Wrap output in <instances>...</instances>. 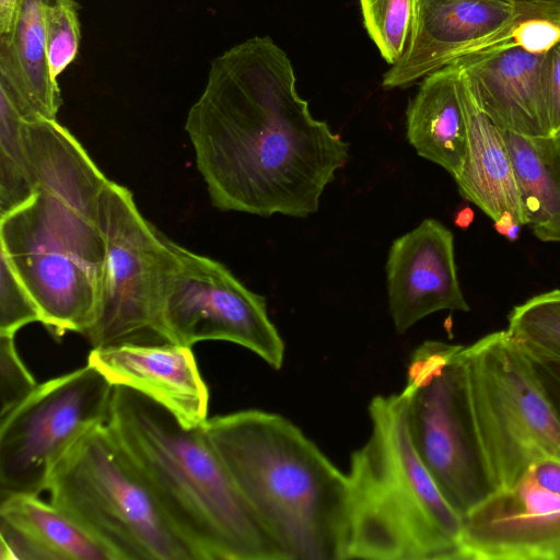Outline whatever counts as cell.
Wrapping results in <instances>:
<instances>
[{
  "label": "cell",
  "instance_id": "33",
  "mask_svg": "<svg viewBox=\"0 0 560 560\" xmlns=\"http://www.w3.org/2000/svg\"><path fill=\"white\" fill-rule=\"evenodd\" d=\"M474 220V212L469 208L462 209L455 219L456 225L462 229H466L470 225Z\"/></svg>",
  "mask_w": 560,
  "mask_h": 560
},
{
  "label": "cell",
  "instance_id": "31",
  "mask_svg": "<svg viewBox=\"0 0 560 560\" xmlns=\"http://www.w3.org/2000/svg\"><path fill=\"white\" fill-rule=\"evenodd\" d=\"M528 471L542 487L560 494V462L541 459L533 464Z\"/></svg>",
  "mask_w": 560,
  "mask_h": 560
},
{
  "label": "cell",
  "instance_id": "21",
  "mask_svg": "<svg viewBox=\"0 0 560 560\" xmlns=\"http://www.w3.org/2000/svg\"><path fill=\"white\" fill-rule=\"evenodd\" d=\"M503 132L525 225L542 242H560V152L556 138Z\"/></svg>",
  "mask_w": 560,
  "mask_h": 560
},
{
  "label": "cell",
  "instance_id": "4",
  "mask_svg": "<svg viewBox=\"0 0 560 560\" xmlns=\"http://www.w3.org/2000/svg\"><path fill=\"white\" fill-rule=\"evenodd\" d=\"M203 429L285 560H343L348 476L294 423L247 409Z\"/></svg>",
  "mask_w": 560,
  "mask_h": 560
},
{
  "label": "cell",
  "instance_id": "22",
  "mask_svg": "<svg viewBox=\"0 0 560 560\" xmlns=\"http://www.w3.org/2000/svg\"><path fill=\"white\" fill-rule=\"evenodd\" d=\"M23 118L0 90V217L23 205L34 185L21 132Z\"/></svg>",
  "mask_w": 560,
  "mask_h": 560
},
{
  "label": "cell",
  "instance_id": "10",
  "mask_svg": "<svg viewBox=\"0 0 560 560\" xmlns=\"http://www.w3.org/2000/svg\"><path fill=\"white\" fill-rule=\"evenodd\" d=\"M114 386L86 363L38 384L0 417V500L47 490L72 446L106 423Z\"/></svg>",
  "mask_w": 560,
  "mask_h": 560
},
{
  "label": "cell",
  "instance_id": "30",
  "mask_svg": "<svg viewBox=\"0 0 560 560\" xmlns=\"http://www.w3.org/2000/svg\"><path fill=\"white\" fill-rule=\"evenodd\" d=\"M520 348L526 355L544 393L560 418V359Z\"/></svg>",
  "mask_w": 560,
  "mask_h": 560
},
{
  "label": "cell",
  "instance_id": "8",
  "mask_svg": "<svg viewBox=\"0 0 560 560\" xmlns=\"http://www.w3.org/2000/svg\"><path fill=\"white\" fill-rule=\"evenodd\" d=\"M98 217L105 259L94 319L84 336L92 348L167 342L162 313L178 244L142 215L127 187L109 179Z\"/></svg>",
  "mask_w": 560,
  "mask_h": 560
},
{
  "label": "cell",
  "instance_id": "13",
  "mask_svg": "<svg viewBox=\"0 0 560 560\" xmlns=\"http://www.w3.org/2000/svg\"><path fill=\"white\" fill-rule=\"evenodd\" d=\"M560 560V494L527 470L462 517L458 560Z\"/></svg>",
  "mask_w": 560,
  "mask_h": 560
},
{
  "label": "cell",
  "instance_id": "19",
  "mask_svg": "<svg viewBox=\"0 0 560 560\" xmlns=\"http://www.w3.org/2000/svg\"><path fill=\"white\" fill-rule=\"evenodd\" d=\"M458 88L467 127L466 159L454 177L458 191L493 221L509 212L525 225L504 132L476 104L459 71Z\"/></svg>",
  "mask_w": 560,
  "mask_h": 560
},
{
  "label": "cell",
  "instance_id": "27",
  "mask_svg": "<svg viewBox=\"0 0 560 560\" xmlns=\"http://www.w3.org/2000/svg\"><path fill=\"white\" fill-rule=\"evenodd\" d=\"M37 385L16 350L14 336L0 335V417L24 400Z\"/></svg>",
  "mask_w": 560,
  "mask_h": 560
},
{
  "label": "cell",
  "instance_id": "15",
  "mask_svg": "<svg viewBox=\"0 0 560 560\" xmlns=\"http://www.w3.org/2000/svg\"><path fill=\"white\" fill-rule=\"evenodd\" d=\"M544 59L545 52H532L509 39L454 63L476 104L499 128L526 137H548Z\"/></svg>",
  "mask_w": 560,
  "mask_h": 560
},
{
  "label": "cell",
  "instance_id": "26",
  "mask_svg": "<svg viewBox=\"0 0 560 560\" xmlns=\"http://www.w3.org/2000/svg\"><path fill=\"white\" fill-rule=\"evenodd\" d=\"M42 316L34 299L0 252V335L15 336L19 329Z\"/></svg>",
  "mask_w": 560,
  "mask_h": 560
},
{
  "label": "cell",
  "instance_id": "11",
  "mask_svg": "<svg viewBox=\"0 0 560 560\" xmlns=\"http://www.w3.org/2000/svg\"><path fill=\"white\" fill-rule=\"evenodd\" d=\"M167 342L192 347L205 340L240 345L272 369L284 342L267 313L266 298L247 289L222 262L177 245L163 303Z\"/></svg>",
  "mask_w": 560,
  "mask_h": 560
},
{
  "label": "cell",
  "instance_id": "9",
  "mask_svg": "<svg viewBox=\"0 0 560 560\" xmlns=\"http://www.w3.org/2000/svg\"><path fill=\"white\" fill-rule=\"evenodd\" d=\"M459 348L436 340L422 342L412 352L401 394L412 444L444 498L463 517L491 490L466 409Z\"/></svg>",
  "mask_w": 560,
  "mask_h": 560
},
{
  "label": "cell",
  "instance_id": "23",
  "mask_svg": "<svg viewBox=\"0 0 560 560\" xmlns=\"http://www.w3.org/2000/svg\"><path fill=\"white\" fill-rule=\"evenodd\" d=\"M506 331L522 348L560 359V289L513 307Z\"/></svg>",
  "mask_w": 560,
  "mask_h": 560
},
{
  "label": "cell",
  "instance_id": "29",
  "mask_svg": "<svg viewBox=\"0 0 560 560\" xmlns=\"http://www.w3.org/2000/svg\"><path fill=\"white\" fill-rule=\"evenodd\" d=\"M532 52H546L560 42V27L556 20H532L523 23L513 38Z\"/></svg>",
  "mask_w": 560,
  "mask_h": 560
},
{
  "label": "cell",
  "instance_id": "2",
  "mask_svg": "<svg viewBox=\"0 0 560 560\" xmlns=\"http://www.w3.org/2000/svg\"><path fill=\"white\" fill-rule=\"evenodd\" d=\"M21 132L34 194L0 217V252L51 335H85L105 259L98 205L108 178L56 119H23Z\"/></svg>",
  "mask_w": 560,
  "mask_h": 560
},
{
  "label": "cell",
  "instance_id": "7",
  "mask_svg": "<svg viewBox=\"0 0 560 560\" xmlns=\"http://www.w3.org/2000/svg\"><path fill=\"white\" fill-rule=\"evenodd\" d=\"M50 502L118 560H194L106 423L81 438L55 468Z\"/></svg>",
  "mask_w": 560,
  "mask_h": 560
},
{
  "label": "cell",
  "instance_id": "17",
  "mask_svg": "<svg viewBox=\"0 0 560 560\" xmlns=\"http://www.w3.org/2000/svg\"><path fill=\"white\" fill-rule=\"evenodd\" d=\"M47 1L14 0L11 21L0 31V90L26 121L56 119L62 104L46 56Z\"/></svg>",
  "mask_w": 560,
  "mask_h": 560
},
{
  "label": "cell",
  "instance_id": "3",
  "mask_svg": "<svg viewBox=\"0 0 560 560\" xmlns=\"http://www.w3.org/2000/svg\"><path fill=\"white\" fill-rule=\"evenodd\" d=\"M194 560H285L209 441L143 394L116 385L106 422Z\"/></svg>",
  "mask_w": 560,
  "mask_h": 560
},
{
  "label": "cell",
  "instance_id": "18",
  "mask_svg": "<svg viewBox=\"0 0 560 560\" xmlns=\"http://www.w3.org/2000/svg\"><path fill=\"white\" fill-rule=\"evenodd\" d=\"M0 560H118L100 539L35 494L0 500Z\"/></svg>",
  "mask_w": 560,
  "mask_h": 560
},
{
  "label": "cell",
  "instance_id": "28",
  "mask_svg": "<svg viewBox=\"0 0 560 560\" xmlns=\"http://www.w3.org/2000/svg\"><path fill=\"white\" fill-rule=\"evenodd\" d=\"M545 101L551 136L560 131V42L545 52Z\"/></svg>",
  "mask_w": 560,
  "mask_h": 560
},
{
  "label": "cell",
  "instance_id": "16",
  "mask_svg": "<svg viewBox=\"0 0 560 560\" xmlns=\"http://www.w3.org/2000/svg\"><path fill=\"white\" fill-rule=\"evenodd\" d=\"M88 364L113 385L135 389L188 428L208 421L209 390L190 347L173 342L93 348Z\"/></svg>",
  "mask_w": 560,
  "mask_h": 560
},
{
  "label": "cell",
  "instance_id": "34",
  "mask_svg": "<svg viewBox=\"0 0 560 560\" xmlns=\"http://www.w3.org/2000/svg\"><path fill=\"white\" fill-rule=\"evenodd\" d=\"M515 1L560 9V0H515Z\"/></svg>",
  "mask_w": 560,
  "mask_h": 560
},
{
  "label": "cell",
  "instance_id": "25",
  "mask_svg": "<svg viewBox=\"0 0 560 560\" xmlns=\"http://www.w3.org/2000/svg\"><path fill=\"white\" fill-rule=\"evenodd\" d=\"M44 22L48 68L57 80L79 51V4L74 0H48L44 8Z\"/></svg>",
  "mask_w": 560,
  "mask_h": 560
},
{
  "label": "cell",
  "instance_id": "24",
  "mask_svg": "<svg viewBox=\"0 0 560 560\" xmlns=\"http://www.w3.org/2000/svg\"><path fill=\"white\" fill-rule=\"evenodd\" d=\"M364 26L385 61L394 66L407 52L417 0H359Z\"/></svg>",
  "mask_w": 560,
  "mask_h": 560
},
{
  "label": "cell",
  "instance_id": "36",
  "mask_svg": "<svg viewBox=\"0 0 560 560\" xmlns=\"http://www.w3.org/2000/svg\"><path fill=\"white\" fill-rule=\"evenodd\" d=\"M556 22H557V24H558V25H559V27H560V20H557Z\"/></svg>",
  "mask_w": 560,
  "mask_h": 560
},
{
  "label": "cell",
  "instance_id": "14",
  "mask_svg": "<svg viewBox=\"0 0 560 560\" xmlns=\"http://www.w3.org/2000/svg\"><path fill=\"white\" fill-rule=\"evenodd\" d=\"M385 270L397 334L439 311H469L457 277L454 235L435 219L423 220L393 242Z\"/></svg>",
  "mask_w": 560,
  "mask_h": 560
},
{
  "label": "cell",
  "instance_id": "5",
  "mask_svg": "<svg viewBox=\"0 0 560 560\" xmlns=\"http://www.w3.org/2000/svg\"><path fill=\"white\" fill-rule=\"evenodd\" d=\"M371 434L350 458L343 560H458L462 516L419 457L401 393L369 405Z\"/></svg>",
  "mask_w": 560,
  "mask_h": 560
},
{
  "label": "cell",
  "instance_id": "6",
  "mask_svg": "<svg viewBox=\"0 0 560 560\" xmlns=\"http://www.w3.org/2000/svg\"><path fill=\"white\" fill-rule=\"evenodd\" d=\"M466 409L491 492L510 489L541 459L560 462V418L506 330L457 352Z\"/></svg>",
  "mask_w": 560,
  "mask_h": 560
},
{
  "label": "cell",
  "instance_id": "32",
  "mask_svg": "<svg viewBox=\"0 0 560 560\" xmlns=\"http://www.w3.org/2000/svg\"><path fill=\"white\" fill-rule=\"evenodd\" d=\"M493 222H494V229L497 230V232L504 235L505 237L509 234V232L511 231V229L513 226H515L516 224H518L515 221L514 217L509 212L503 213L498 220H495Z\"/></svg>",
  "mask_w": 560,
  "mask_h": 560
},
{
  "label": "cell",
  "instance_id": "35",
  "mask_svg": "<svg viewBox=\"0 0 560 560\" xmlns=\"http://www.w3.org/2000/svg\"><path fill=\"white\" fill-rule=\"evenodd\" d=\"M557 140V144H558V149H559V152H560V131L557 132L555 136H553Z\"/></svg>",
  "mask_w": 560,
  "mask_h": 560
},
{
  "label": "cell",
  "instance_id": "1",
  "mask_svg": "<svg viewBox=\"0 0 560 560\" xmlns=\"http://www.w3.org/2000/svg\"><path fill=\"white\" fill-rule=\"evenodd\" d=\"M185 130L221 211L306 218L349 159V144L312 116L291 60L269 36L212 60Z\"/></svg>",
  "mask_w": 560,
  "mask_h": 560
},
{
  "label": "cell",
  "instance_id": "12",
  "mask_svg": "<svg viewBox=\"0 0 560 560\" xmlns=\"http://www.w3.org/2000/svg\"><path fill=\"white\" fill-rule=\"evenodd\" d=\"M532 20H560V9L515 0H417L410 46L382 85L408 86L468 54L512 39Z\"/></svg>",
  "mask_w": 560,
  "mask_h": 560
},
{
  "label": "cell",
  "instance_id": "20",
  "mask_svg": "<svg viewBox=\"0 0 560 560\" xmlns=\"http://www.w3.org/2000/svg\"><path fill=\"white\" fill-rule=\"evenodd\" d=\"M407 139L418 155L453 178L464 165L467 127L458 88V69L451 63L421 82L406 110Z\"/></svg>",
  "mask_w": 560,
  "mask_h": 560
}]
</instances>
